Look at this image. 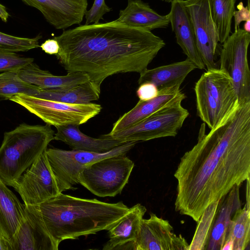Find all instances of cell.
I'll return each instance as SVG.
<instances>
[{
	"label": "cell",
	"instance_id": "cell-1",
	"mask_svg": "<svg viewBox=\"0 0 250 250\" xmlns=\"http://www.w3.org/2000/svg\"><path fill=\"white\" fill-rule=\"evenodd\" d=\"M181 158L175 210L199 220L206 209L250 176V101L240 104L229 119L206 133Z\"/></svg>",
	"mask_w": 250,
	"mask_h": 250
},
{
	"label": "cell",
	"instance_id": "cell-2",
	"mask_svg": "<svg viewBox=\"0 0 250 250\" xmlns=\"http://www.w3.org/2000/svg\"><path fill=\"white\" fill-rule=\"evenodd\" d=\"M60 49L56 55L67 72L86 74L101 86L118 73H141L165 46L151 31L116 20L83 25L54 36Z\"/></svg>",
	"mask_w": 250,
	"mask_h": 250
},
{
	"label": "cell",
	"instance_id": "cell-3",
	"mask_svg": "<svg viewBox=\"0 0 250 250\" xmlns=\"http://www.w3.org/2000/svg\"><path fill=\"white\" fill-rule=\"evenodd\" d=\"M36 206L49 234L58 247L65 240L108 230L130 209L122 201L109 203L62 192Z\"/></svg>",
	"mask_w": 250,
	"mask_h": 250
},
{
	"label": "cell",
	"instance_id": "cell-4",
	"mask_svg": "<svg viewBox=\"0 0 250 250\" xmlns=\"http://www.w3.org/2000/svg\"><path fill=\"white\" fill-rule=\"evenodd\" d=\"M51 125L25 123L5 132L0 147V178L14 188L22 173L47 149L54 140Z\"/></svg>",
	"mask_w": 250,
	"mask_h": 250
},
{
	"label": "cell",
	"instance_id": "cell-5",
	"mask_svg": "<svg viewBox=\"0 0 250 250\" xmlns=\"http://www.w3.org/2000/svg\"><path fill=\"white\" fill-rule=\"evenodd\" d=\"M194 92L197 116L210 129L225 123L239 104L232 79L219 68L204 73Z\"/></svg>",
	"mask_w": 250,
	"mask_h": 250
},
{
	"label": "cell",
	"instance_id": "cell-6",
	"mask_svg": "<svg viewBox=\"0 0 250 250\" xmlns=\"http://www.w3.org/2000/svg\"><path fill=\"white\" fill-rule=\"evenodd\" d=\"M186 98L181 90L169 103L138 123L121 131L102 136L124 143L175 137L189 115L188 110L182 105Z\"/></svg>",
	"mask_w": 250,
	"mask_h": 250
},
{
	"label": "cell",
	"instance_id": "cell-7",
	"mask_svg": "<svg viewBox=\"0 0 250 250\" xmlns=\"http://www.w3.org/2000/svg\"><path fill=\"white\" fill-rule=\"evenodd\" d=\"M8 100L21 105L46 124L55 127L85 124L99 114L102 108L100 104L93 103L68 104L24 94H16Z\"/></svg>",
	"mask_w": 250,
	"mask_h": 250
},
{
	"label": "cell",
	"instance_id": "cell-8",
	"mask_svg": "<svg viewBox=\"0 0 250 250\" xmlns=\"http://www.w3.org/2000/svg\"><path fill=\"white\" fill-rule=\"evenodd\" d=\"M134 167L126 154L103 158L83 170L78 177L79 184L99 197H114L128 183Z\"/></svg>",
	"mask_w": 250,
	"mask_h": 250
},
{
	"label": "cell",
	"instance_id": "cell-9",
	"mask_svg": "<svg viewBox=\"0 0 250 250\" xmlns=\"http://www.w3.org/2000/svg\"><path fill=\"white\" fill-rule=\"evenodd\" d=\"M137 143L128 142L104 153L58 148H47V157L60 192L73 189L78 177L85 167L103 158L126 154Z\"/></svg>",
	"mask_w": 250,
	"mask_h": 250
},
{
	"label": "cell",
	"instance_id": "cell-10",
	"mask_svg": "<svg viewBox=\"0 0 250 250\" xmlns=\"http://www.w3.org/2000/svg\"><path fill=\"white\" fill-rule=\"evenodd\" d=\"M250 33L238 28L222 43L219 68L232 79L239 104L250 101V71L248 50Z\"/></svg>",
	"mask_w": 250,
	"mask_h": 250
},
{
	"label": "cell",
	"instance_id": "cell-11",
	"mask_svg": "<svg viewBox=\"0 0 250 250\" xmlns=\"http://www.w3.org/2000/svg\"><path fill=\"white\" fill-rule=\"evenodd\" d=\"M46 150L22 173L14 188L26 205H38L61 193Z\"/></svg>",
	"mask_w": 250,
	"mask_h": 250
},
{
	"label": "cell",
	"instance_id": "cell-12",
	"mask_svg": "<svg viewBox=\"0 0 250 250\" xmlns=\"http://www.w3.org/2000/svg\"><path fill=\"white\" fill-rule=\"evenodd\" d=\"M196 38L197 48L207 70L218 68L216 62L219 39L212 19L208 0H182Z\"/></svg>",
	"mask_w": 250,
	"mask_h": 250
},
{
	"label": "cell",
	"instance_id": "cell-13",
	"mask_svg": "<svg viewBox=\"0 0 250 250\" xmlns=\"http://www.w3.org/2000/svg\"><path fill=\"white\" fill-rule=\"evenodd\" d=\"M124 249L134 250H188L189 244L181 234L177 235L169 221L151 213L141 221L136 239Z\"/></svg>",
	"mask_w": 250,
	"mask_h": 250
},
{
	"label": "cell",
	"instance_id": "cell-14",
	"mask_svg": "<svg viewBox=\"0 0 250 250\" xmlns=\"http://www.w3.org/2000/svg\"><path fill=\"white\" fill-rule=\"evenodd\" d=\"M25 216L13 237L11 250H57L36 205L24 204Z\"/></svg>",
	"mask_w": 250,
	"mask_h": 250
},
{
	"label": "cell",
	"instance_id": "cell-15",
	"mask_svg": "<svg viewBox=\"0 0 250 250\" xmlns=\"http://www.w3.org/2000/svg\"><path fill=\"white\" fill-rule=\"evenodd\" d=\"M38 9L55 28L64 30L80 24L88 6L87 0H21Z\"/></svg>",
	"mask_w": 250,
	"mask_h": 250
},
{
	"label": "cell",
	"instance_id": "cell-16",
	"mask_svg": "<svg viewBox=\"0 0 250 250\" xmlns=\"http://www.w3.org/2000/svg\"><path fill=\"white\" fill-rule=\"evenodd\" d=\"M167 15L169 24L174 33L178 44L187 58L200 69L206 68L200 56L196 38L186 8L182 0H173Z\"/></svg>",
	"mask_w": 250,
	"mask_h": 250
},
{
	"label": "cell",
	"instance_id": "cell-17",
	"mask_svg": "<svg viewBox=\"0 0 250 250\" xmlns=\"http://www.w3.org/2000/svg\"><path fill=\"white\" fill-rule=\"evenodd\" d=\"M23 81L36 85L42 89L65 90L89 81L88 76L82 72H68L66 75L56 76L44 70L34 62L17 70Z\"/></svg>",
	"mask_w": 250,
	"mask_h": 250
},
{
	"label": "cell",
	"instance_id": "cell-18",
	"mask_svg": "<svg viewBox=\"0 0 250 250\" xmlns=\"http://www.w3.org/2000/svg\"><path fill=\"white\" fill-rule=\"evenodd\" d=\"M146 208L138 203L130 208L129 211L109 229V240L103 248L104 250L122 249L134 241L139 233L140 224L145 213Z\"/></svg>",
	"mask_w": 250,
	"mask_h": 250
},
{
	"label": "cell",
	"instance_id": "cell-19",
	"mask_svg": "<svg viewBox=\"0 0 250 250\" xmlns=\"http://www.w3.org/2000/svg\"><path fill=\"white\" fill-rule=\"evenodd\" d=\"M239 188L233 187L220 200L206 250H222L231 218L241 207Z\"/></svg>",
	"mask_w": 250,
	"mask_h": 250
},
{
	"label": "cell",
	"instance_id": "cell-20",
	"mask_svg": "<svg viewBox=\"0 0 250 250\" xmlns=\"http://www.w3.org/2000/svg\"><path fill=\"white\" fill-rule=\"evenodd\" d=\"M197 68L189 59L146 69L140 73L139 84L146 82L154 84L159 90L174 86H180L188 74Z\"/></svg>",
	"mask_w": 250,
	"mask_h": 250
},
{
	"label": "cell",
	"instance_id": "cell-21",
	"mask_svg": "<svg viewBox=\"0 0 250 250\" xmlns=\"http://www.w3.org/2000/svg\"><path fill=\"white\" fill-rule=\"evenodd\" d=\"M180 86L160 90L155 98L146 101H139L136 105L121 116L113 124L109 133H113L138 123L161 109L172 101L180 92Z\"/></svg>",
	"mask_w": 250,
	"mask_h": 250
},
{
	"label": "cell",
	"instance_id": "cell-22",
	"mask_svg": "<svg viewBox=\"0 0 250 250\" xmlns=\"http://www.w3.org/2000/svg\"><path fill=\"white\" fill-rule=\"evenodd\" d=\"M79 126L76 125H68L56 127L57 132L55 133L54 140L64 142L73 150L97 153L107 152L124 144L103 136L100 138L89 137L82 133Z\"/></svg>",
	"mask_w": 250,
	"mask_h": 250
},
{
	"label": "cell",
	"instance_id": "cell-23",
	"mask_svg": "<svg viewBox=\"0 0 250 250\" xmlns=\"http://www.w3.org/2000/svg\"><path fill=\"white\" fill-rule=\"evenodd\" d=\"M116 21L128 26L151 31L166 28L169 24L167 15H161L141 0H128L127 6L121 10Z\"/></svg>",
	"mask_w": 250,
	"mask_h": 250
},
{
	"label": "cell",
	"instance_id": "cell-24",
	"mask_svg": "<svg viewBox=\"0 0 250 250\" xmlns=\"http://www.w3.org/2000/svg\"><path fill=\"white\" fill-rule=\"evenodd\" d=\"M0 178V234L9 243L24 219V204Z\"/></svg>",
	"mask_w": 250,
	"mask_h": 250
},
{
	"label": "cell",
	"instance_id": "cell-25",
	"mask_svg": "<svg viewBox=\"0 0 250 250\" xmlns=\"http://www.w3.org/2000/svg\"><path fill=\"white\" fill-rule=\"evenodd\" d=\"M246 202L232 216L227 229L225 241L231 240L233 250H245L250 242V179L247 181Z\"/></svg>",
	"mask_w": 250,
	"mask_h": 250
},
{
	"label": "cell",
	"instance_id": "cell-26",
	"mask_svg": "<svg viewBox=\"0 0 250 250\" xmlns=\"http://www.w3.org/2000/svg\"><path fill=\"white\" fill-rule=\"evenodd\" d=\"M101 86L90 81L65 90L41 89L34 96L68 104H88L100 98Z\"/></svg>",
	"mask_w": 250,
	"mask_h": 250
},
{
	"label": "cell",
	"instance_id": "cell-27",
	"mask_svg": "<svg viewBox=\"0 0 250 250\" xmlns=\"http://www.w3.org/2000/svg\"><path fill=\"white\" fill-rule=\"evenodd\" d=\"M236 0H208L210 12L216 28L219 42L222 43L230 35Z\"/></svg>",
	"mask_w": 250,
	"mask_h": 250
},
{
	"label": "cell",
	"instance_id": "cell-28",
	"mask_svg": "<svg viewBox=\"0 0 250 250\" xmlns=\"http://www.w3.org/2000/svg\"><path fill=\"white\" fill-rule=\"evenodd\" d=\"M39 86L21 80L17 70H9L0 73V98L9 100L18 94L35 96L41 90Z\"/></svg>",
	"mask_w": 250,
	"mask_h": 250
},
{
	"label": "cell",
	"instance_id": "cell-29",
	"mask_svg": "<svg viewBox=\"0 0 250 250\" xmlns=\"http://www.w3.org/2000/svg\"><path fill=\"white\" fill-rule=\"evenodd\" d=\"M220 201L209 205L197 221V227L188 250H206Z\"/></svg>",
	"mask_w": 250,
	"mask_h": 250
},
{
	"label": "cell",
	"instance_id": "cell-30",
	"mask_svg": "<svg viewBox=\"0 0 250 250\" xmlns=\"http://www.w3.org/2000/svg\"><path fill=\"white\" fill-rule=\"evenodd\" d=\"M42 36L33 38L17 37L0 31V49L15 52H26L40 47L39 41Z\"/></svg>",
	"mask_w": 250,
	"mask_h": 250
},
{
	"label": "cell",
	"instance_id": "cell-31",
	"mask_svg": "<svg viewBox=\"0 0 250 250\" xmlns=\"http://www.w3.org/2000/svg\"><path fill=\"white\" fill-rule=\"evenodd\" d=\"M9 50L0 49V72L18 70L26 64L34 62V59L24 57Z\"/></svg>",
	"mask_w": 250,
	"mask_h": 250
},
{
	"label": "cell",
	"instance_id": "cell-32",
	"mask_svg": "<svg viewBox=\"0 0 250 250\" xmlns=\"http://www.w3.org/2000/svg\"><path fill=\"white\" fill-rule=\"evenodd\" d=\"M111 10L112 9L105 4L104 0H94L91 8L87 10L85 13V24L99 23L100 21L103 19V16Z\"/></svg>",
	"mask_w": 250,
	"mask_h": 250
},
{
	"label": "cell",
	"instance_id": "cell-33",
	"mask_svg": "<svg viewBox=\"0 0 250 250\" xmlns=\"http://www.w3.org/2000/svg\"><path fill=\"white\" fill-rule=\"evenodd\" d=\"M159 89L153 83L146 82L139 85L136 94L139 101H146L155 98L159 94Z\"/></svg>",
	"mask_w": 250,
	"mask_h": 250
},
{
	"label": "cell",
	"instance_id": "cell-34",
	"mask_svg": "<svg viewBox=\"0 0 250 250\" xmlns=\"http://www.w3.org/2000/svg\"><path fill=\"white\" fill-rule=\"evenodd\" d=\"M238 10L234 11L233 17L234 18L235 30L239 28L242 21L250 20V0H248V5L244 6L242 2H240L237 5Z\"/></svg>",
	"mask_w": 250,
	"mask_h": 250
},
{
	"label": "cell",
	"instance_id": "cell-35",
	"mask_svg": "<svg viewBox=\"0 0 250 250\" xmlns=\"http://www.w3.org/2000/svg\"><path fill=\"white\" fill-rule=\"evenodd\" d=\"M42 51L49 55H56L58 53L60 46L58 41L55 39H49L45 41L40 46Z\"/></svg>",
	"mask_w": 250,
	"mask_h": 250
},
{
	"label": "cell",
	"instance_id": "cell-36",
	"mask_svg": "<svg viewBox=\"0 0 250 250\" xmlns=\"http://www.w3.org/2000/svg\"><path fill=\"white\" fill-rule=\"evenodd\" d=\"M10 17L5 6L0 3V19L4 22H6Z\"/></svg>",
	"mask_w": 250,
	"mask_h": 250
},
{
	"label": "cell",
	"instance_id": "cell-37",
	"mask_svg": "<svg viewBox=\"0 0 250 250\" xmlns=\"http://www.w3.org/2000/svg\"><path fill=\"white\" fill-rule=\"evenodd\" d=\"M0 250H11L9 241L0 234Z\"/></svg>",
	"mask_w": 250,
	"mask_h": 250
},
{
	"label": "cell",
	"instance_id": "cell-38",
	"mask_svg": "<svg viewBox=\"0 0 250 250\" xmlns=\"http://www.w3.org/2000/svg\"><path fill=\"white\" fill-rule=\"evenodd\" d=\"M243 27L245 31L250 33V20L245 22Z\"/></svg>",
	"mask_w": 250,
	"mask_h": 250
},
{
	"label": "cell",
	"instance_id": "cell-39",
	"mask_svg": "<svg viewBox=\"0 0 250 250\" xmlns=\"http://www.w3.org/2000/svg\"><path fill=\"white\" fill-rule=\"evenodd\" d=\"M162 1L165 2H171L173 0H160Z\"/></svg>",
	"mask_w": 250,
	"mask_h": 250
}]
</instances>
